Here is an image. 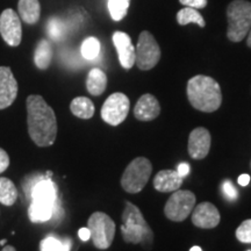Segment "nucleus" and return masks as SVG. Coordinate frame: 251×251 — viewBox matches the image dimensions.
Wrapping results in <instances>:
<instances>
[{
  "label": "nucleus",
  "mask_w": 251,
  "mask_h": 251,
  "mask_svg": "<svg viewBox=\"0 0 251 251\" xmlns=\"http://www.w3.org/2000/svg\"><path fill=\"white\" fill-rule=\"evenodd\" d=\"M152 172L151 162L146 157H137L128 164L121 177V186L126 192L135 194L143 190Z\"/></svg>",
  "instance_id": "obj_5"
},
{
  "label": "nucleus",
  "mask_w": 251,
  "mask_h": 251,
  "mask_svg": "<svg viewBox=\"0 0 251 251\" xmlns=\"http://www.w3.org/2000/svg\"><path fill=\"white\" fill-rule=\"evenodd\" d=\"M48 34L52 40H59L62 39L63 34H64V25L62 24L61 20L57 18L50 19L48 23Z\"/></svg>",
  "instance_id": "obj_28"
},
{
  "label": "nucleus",
  "mask_w": 251,
  "mask_h": 251,
  "mask_svg": "<svg viewBox=\"0 0 251 251\" xmlns=\"http://www.w3.org/2000/svg\"><path fill=\"white\" fill-rule=\"evenodd\" d=\"M248 251H251V250H248Z\"/></svg>",
  "instance_id": "obj_40"
},
{
  "label": "nucleus",
  "mask_w": 251,
  "mask_h": 251,
  "mask_svg": "<svg viewBox=\"0 0 251 251\" xmlns=\"http://www.w3.org/2000/svg\"><path fill=\"white\" fill-rule=\"evenodd\" d=\"M87 228L90 229L94 247L105 250L112 246L115 236V224L107 214L102 212L93 213L87 222Z\"/></svg>",
  "instance_id": "obj_6"
},
{
  "label": "nucleus",
  "mask_w": 251,
  "mask_h": 251,
  "mask_svg": "<svg viewBox=\"0 0 251 251\" xmlns=\"http://www.w3.org/2000/svg\"><path fill=\"white\" fill-rule=\"evenodd\" d=\"M192 224L198 228L213 229L220 224V213L211 202H201L194 206L192 213Z\"/></svg>",
  "instance_id": "obj_14"
},
{
  "label": "nucleus",
  "mask_w": 251,
  "mask_h": 251,
  "mask_svg": "<svg viewBox=\"0 0 251 251\" xmlns=\"http://www.w3.org/2000/svg\"><path fill=\"white\" fill-rule=\"evenodd\" d=\"M183 184V177L175 170H162L153 178V187L158 192L170 193L179 190Z\"/></svg>",
  "instance_id": "obj_17"
},
{
  "label": "nucleus",
  "mask_w": 251,
  "mask_h": 251,
  "mask_svg": "<svg viewBox=\"0 0 251 251\" xmlns=\"http://www.w3.org/2000/svg\"><path fill=\"white\" fill-rule=\"evenodd\" d=\"M78 235H79V238L81 241H89L91 238V233L89 228H80L79 231H78Z\"/></svg>",
  "instance_id": "obj_34"
},
{
  "label": "nucleus",
  "mask_w": 251,
  "mask_h": 251,
  "mask_svg": "<svg viewBox=\"0 0 251 251\" xmlns=\"http://www.w3.org/2000/svg\"><path fill=\"white\" fill-rule=\"evenodd\" d=\"M113 43L117 48L119 61L126 70H129L135 64V47L128 34L124 31H115L113 34Z\"/></svg>",
  "instance_id": "obj_15"
},
{
  "label": "nucleus",
  "mask_w": 251,
  "mask_h": 251,
  "mask_svg": "<svg viewBox=\"0 0 251 251\" xmlns=\"http://www.w3.org/2000/svg\"><path fill=\"white\" fill-rule=\"evenodd\" d=\"M18 188L8 178H0V203L5 206H13L18 199Z\"/></svg>",
  "instance_id": "obj_22"
},
{
  "label": "nucleus",
  "mask_w": 251,
  "mask_h": 251,
  "mask_svg": "<svg viewBox=\"0 0 251 251\" xmlns=\"http://www.w3.org/2000/svg\"><path fill=\"white\" fill-rule=\"evenodd\" d=\"M26 106L30 139L39 147L52 146L57 136V120L54 109L39 94H30Z\"/></svg>",
  "instance_id": "obj_1"
},
{
  "label": "nucleus",
  "mask_w": 251,
  "mask_h": 251,
  "mask_svg": "<svg viewBox=\"0 0 251 251\" xmlns=\"http://www.w3.org/2000/svg\"><path fill=\"white\" fill-rule=\"evenodd\" d=\"M161 48L152 34L148 30H143L135 48V64L137 68L142 71L151 70L161 59Z\"/></svg>",
  "instance_id": "obj_7"
},
{
  "label": "nucleus",
  "mask_w": 251,
  "mask_h": 251,
  "mask_svg": "<svg viewBox=\"0 0 251 251\" xmlns=\"http://www.w3.org/2000/svg\"><path fill=\"white\" fill-rule=\"evenodd\" d=\"M130 0H108V9L114 21H120L127 15Z\"/></svg>",
  "instance_id": "obj_26"
},
{
  "label": "nucleus",
  "mask_w": 251,
  "mask_h": 251,
  "mask_svg": "<svg viewBox=\"0 0 251 251\" xmlns=\"http://www.w3.org/2000/svg\"><path fill=\"white\" fill-rule=\"evenodd\" d=\"M227 37L231 42H241L251 28V2L233 0L227 7Z\"/></svg>",
  "instance_id": "obj_4"
},
{
  "label": "nucleus",
  "mask_w": 251,
  "mask_h": 251,
  "mask_svg": "<svg viewBox=\"0 0 251 251\" xmlns=\"http://www.w3.org/2000/svg\"><path fill=\"white\" fill-rule=\"evenodd\" d=\"M161 114V105L152 94H143L137 100L134 108V115L140 121H152Z\"/></svg>",
  "instance_id": "obj_16"
},
{
  "label": "nucleus",
  "mask_w": 251,
  "mask_h": 251,
  "mask_svg": "<svg viewBox=\"0 0 251 251\" xmlns=\"http://www.w3.org/2000/svg\"><path fill=\"white\" fill-rule=\"evenodd\" d=\"M107 87V76L102 70L94 68L89 72L86 79V89L92 96H100Z\"/></svg>",
  "instance_id": "obj_19"
},
{
  "label": "nucleus",
  "mask_w": 251,
  "mask_h": 251,
  "mask_svg": "<svg viewBox=\"0 0 251 251\" xmlns=\"http://www.w3.org/2000/svg\"><path fill=\"white\" fill-rule=\"evenodd\" d=\"M121 233L126 243L150 246L152 243L153 233L146 221L142 213L134 203L126 201L122 213Z\"/></svg>",
  "instance_id": "obj_3"
},
{
  "label": "nucleus",
  "mask_w": 251,
  "mask_h": 251,
  "mask_svg": "<svg viewBox=\"0 0 251 251\" xmlns=\"http://www.w3.org/2000/svg\"><path fill=\"white\" fill-rule=\"evenodd\" d=\"M130 108V101L126 94L113 93L106 99L101 107V119L111 126H119L127 118Z\"/></svg>",
  "instance_id": "obj_9"
},
{
  "label": "nucleus",
  "mask_w": 251,
  "mask_h": 251,
  "mask_svg": "<svg viewBox=\"0 0 251 251\" xmlns=\"http://www.w3.org/2000/svg\"><path fill=\"white\" fill-rule=\"evenodd\" d=\"M100 52V42L96 37H87L81 45V55L86 59H94L98 57Z\"/></svg>",
  "instance_id": "obj_27"
},
{
  "label": "nucleus",
  "mask_w": 251,
  "mask_h": 251,
  "mask_svg": "<svg viewBox=\"0 0 251 251\" xmlns=\"http://www.w3.org/2000/svg\"><path fill=\"white\" fill-rule=\"evenodd\" d=\"M187 98L194 108L200 112L213 113L222 103V92L219 83L212 77L197 75L187 81Z\"/></svg>",
  "instance_id": "obj_2"
},
{
  "label": "nucleus",
  "mask_w": 251,
  "mask_h": 251,
  "mask_svg": "<svg viewBox=\"0 0 251 251\" xmlns=\"http://www.w3.org/2000/svg\"><path fill=\"white\" fill-rule=\"evenodd\" d=\"M52 58V49L50 43L47 40H41L35 49L34 54V62L35 65L41 70H46L49 68Z\"/></svg>",
  "instance_id": "obj_21"
},
{
  "label": "nucleus",
  "mask_w": 251,
  "mask_h": 251,
  "mask_svg": "<svg viewBox=\"0 0 251 251\" xmlns=\"http://www.w3.org/2000/svg\"><path fill=\"white\" fill-rule=\"evenodd\" d=\"M9 166V157L4 149L0 148V174L7 170Z\"/></svg>",
  "instance_id": "obj_32"
},
{
  "label": "nucleus",
  "mask_w": 251,
  "mask_h": 251,
  "mask_svg": "<svg viewBox=\"0 0 251 251\" xmlns=\"http://www.w3.org/2000/svg\"><path fill=\"white\" fill-rule=\"evenodd\" d=\"M190 251H202V250H201V248H200V247L196 246V247H192V248H191V250H190Z\"/></svg>",
  "instance_id": "obj_38"
},
{
  "label": "nucleus",
  "mask_w": 251,
  "mask_h": 251,
  "mask_svg": "<svg viewBox=\"0 0 251 251\" xmlns=\"http://www.w3.org/2000/svg\"><path fill=\"white\" fill-rule=\"evenodd\" d=\"M1 251H17V250H15V248H14V247H12V246H7V247H5L4 249H2Z\"/></svg>",
  "instance_id": "obj_37"
},
{
  "label": "nucleus",
  "mask_w": 251,
  "mask_h": 251,
  "mask_svg": "<svg viewBox=\"0 0 251 251\" xmlns=\"http://www.w3.org/2000/svg\"><path fill=\"white\" fill-rule=\"evenodd\" d=\"M0 35L9 47H18L23 39L21 19L14 9L6 8L0 14Z\"/></svg>",
  "instance_id": "obj_10"
},
{
  "label": "nucleus",
  "mask_w": 251,
  "mask_h": 251,
  "mask_svg": "<svg viewBox=\"0 0 251 251\" xmlns=\"http://www.w3.org/2000/svg\"><path fill=\"white\" fill-rule=\"evenodd\" d=\"M211 133L203 127H198L188 136L187 150L193 159H203L211 149Z\"/></svg>",
  "instance_id": "obj_12"
},
{
  "label": "nucleus",
  "mask_w": 251,
  "mask_h": 251,
  "mask_svg": "<svg viewBox=\"0 0 251 251\" xmlns=\"http://www.w3.org/2000/svg\"><path fill=\"white\" fill-rule=\"evenodd\" d=\"M177 23L181 25V26H185V25L188 24H197L198 26L201 28L206 26L205 19H203L202 15L198 12V9L191 7H185L178 12Z\"/></svg>",
  "instance_id": "obj_24"
},
{
  "label": "nucleus",
  "mask_w": 251,
  "mask_h": 251,
  "mask_svg": "<svg viewBox=\"0 0 251 251\" xmlns=\"http://www.w3.org/2000/svg\"><path fill=\"white\" fill-rule=\"evenodd\" d=\"M5 243H6V240H1V241H0V244H1V246H4Z\"/></svg>",
  "instance_id": "obj_39"
},
{
  "label": "nucleus",
  "mask_w": 251,
  "mask_h": 251,
  "mask_svg": "<svg viewBox=\"0 0 251 251\" xmlns=\"http://www.w3.org/2000/svg\"><path fill=\"white\" fill-rule=\"evenodd\" d=\"M19 17L28 25H34L39 21L41 15V5L39 0H19Z\"/></svg>",
  "instance_id": "obj_18"
},
{
  "label": "nucleus",
  "mask_w": 251,
  "mask_h": 251,
  "mask_svg": "<svg viewBox=\"0 0 251 251\" xmlns=\"http://www.w3.org/2000/svg\"><path fill=\"white\" fill-rule=\"evenodd\" d=\"M29 196L31 201L42 203V205L55 207V213L57 209L58 199H57V187L55 183H52L48 177L41 178L37 180L34 186L31 187Z\"/></svg>",
  "instance_id": "obj_11"
},
{
  "label": "nucleus",
  "mask_w": 251,
  "mask_h": 251,
  "mask_svg": "<svg viewBox=\"0 0 251 251\" xmlns=\"http://www.w3.org/2000/svg\"><path fill=\"white\" fill-rule=\"evenodd\" d=\"M222 192H224L225 196L230 200H235L237 198L236 188H235L233 183L228 179L222 183Z\"/></svg>",
  "instance_id": "obj_30"
},
{
  "label": "nucleus",
  "mask_w": 251,
  "mask_h": 251,
  "mask_svg": "<svg viewBox=\"0 0 251 251\" xmlns=\"http://www.w3.org/2000/svg\"><path fill=\"white\" fill-rule=\"evenodd\" d=\"M196 196L187 190H177L171 194L164 207L166 218L174 222H181L193 211L196 206Z\"/></svg>",
  "instance_id": "obj_8"
},
{
  "label": "nucleus",
  "mask_w": 251,
  "mask_h": 251,
  "mask_svg": "<svg viewBox=\"0 0 251 251\" xmlns=\"http://www.w3.org/2000/svg\"><path fill=\"white\" fill-rule=\"evenodd\" d=\"M55 214V207L42 205V203L30 202L29 209H28V216L31 222H46L49 221Z\"/></svg>",
  "instance_id": "obj_23"
},
{
  "label": "nucleus",
  "mask_w": 251,
  "mask_h": 251,
  "mask_svg": "<svg viewBox=\"0 0 251 251\" xmlns=\"http://www.w3.org/2000/svg\"><path fill=\"white\" fill-rule=\"evenodd\" d=\"M70 248L71 241L69 238L62 241L55 236H48L40 243L41 251H70Z\"/></svg>",
  "instance_id": "obj_25"
},
{
  "label": "nucleus",
  "mask_w": 251,
  "mask_h": 251,
  "mask_svg": "<svg viewBox=\"0 0 251 251\" xmlns=\"http://www.w3.org/2000/svg\"><path fill=\"white\" fill-rule=\"evenodd\" d=\"M18 81L8 67H0V109L9 107L18 96Z\"/></svg>",
  "instance_id": "obj_13"
},
{
  "label": "nucleus",
  "mask_w": 251,
  "mask_h": 251,
  "mask_svg": "<svg viewBox=\"0 0 251 251\" xmlns=\"http://www.w3.org/2000/svg\"><path fill=\"white\" fill-rule=\"evenodd\" d=\"M247 45L251 49V28H250L249 33H248V35H247Z\"/></svg>",
  "instance_id": "obj_36"
},
{
  "label": "nucleus",
  "mask_w": 251,
  "mask_h": 251,
  "mask_svg": "<svg viewBox=\"0 0 251 251\" xmlns=\"http://www.w3.org/2000/svg\"><path fill=\"white\" fill-rule=\"evenodd\" d=\"M238 184L241 185V186H247L248 184L250 183V176L244 174V175H241L240 177H238Z\"/></svg>",
  "instance_id": "obj_35"
},
{
  "label": "nucleus",
  "mask_w": 251,
  "mask_h": 251,
  "mask_svg": "<svg viewBox=\"0 0 251 251\" xmlns=\"http://www.w3.org/2000/svg\"><path fill=\"white\" fill-rule=\"evenodd\" d=\"M70 109L75 117L84 119V120L92 118L94 115V111H96L93 102L91 101V99L86 98V97H77V98H75L70 103Z\"/></svg>",
  "instance_id": "obj_20"
},
{
  "label": "nucleus",
  "mask_w": 251,
  "mask_h": 251,
  "mask_svg": "<svg viewBox=\"0 0 251 251\" xmlns=\"http://www.w3.org/2000/svg\"><path fill=\"white\" fill-rule=\"evenodd\" d=\"M179 2L181 5L186 6V7L196 9L205 8L207 6V0H179Z\"/></svg>",
  "instance_id": "obj_31"
},
{
  "label": "nucleus",
  "mask_w": 251,
  "mask_h": 251,
  "mask_svg": "<svg viewBox=\"0 0 251 251\" xmlns=\"http://www.w3.org/2000/svg\"><path fill=\"white\" fill-rule=\"evenodd\" d=\"M236 238L242 243H251V219L246 220L236 229Z\"/></svg>",
  "instance_id": "obj_29"
},
{
  "label": "nucleus",
  "mask_w": 251,
  "mask_h": 251,
  "mask_svg": "<svg viewBox=\"0 0 251 251\" xmlns=\"http://www.w3.org/2000/svg\"><path fill=\"white\" fill-rule=\"evenodd\" d=\"M177 172L180 177L184 178L185 176H187L188 172H190V164H187V163H180V164L178 165Z\"/></svg>",
  "instance_id": "obj_33"
}]
</instances>
